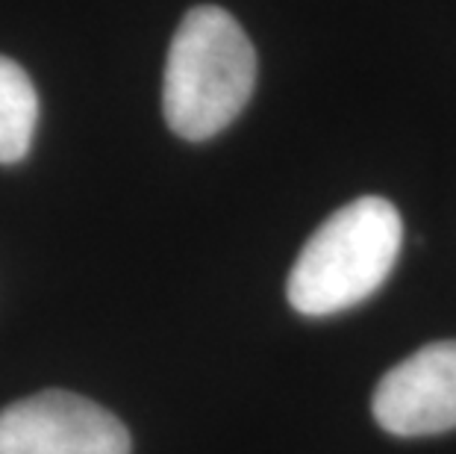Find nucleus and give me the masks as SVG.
Returning <instances> with one entry per match:
<instances>
[{
	"mask_svg": "<svg viewBox=\"0 0 456 454\" xmlns=\"http://www.w3.org/2000/svg\"><path fill=\"white\" fill-rule=\"evenodd\" d=\"M0 454H130V433L101 404L47 390L0 410Z\"/></svg>",
	"mask_w": 456,
	"mask_h": 454,
	"instance_id": "7ed1b4c3",
	"label": "nucleus"
},
{
	"mask_svg": "<svg viewBox=\"0 0 456 454\" xmlns=\"http://www.w3.org/2000/svg\"><path fill=\"white\" fill-rule=\"evenodd\" d=\"M256 86V51L221 6H195L171 38L162 112L180 139L216 136L245 110Z\"/></svg>",
	"mask_w": 456,
	"mask_h": 454,
	"instance_id": "f257e3e1",
	"label": "nucleus"
},
{
	"mask_svg": "<svg viewBox=\"0 0 456 454\" xmlns=\"http://www.w3.org/2000/svg\"><path fill=\"white\" fill-rule=\"evenodd\" d=\"M374 419L395 437H433L456 428V340L430 343L380 378Z\"/></svg>",
	"mask_w": 456,
	"mask_h": 454,
	"instance_id": "20e7f679",
	"label": "nucleus"
},
{
	"mask_svg": "<svg viewBox=\"0 0 456 454\" xmlns=\"http://www.w3.org/2000/svg\"><path fill=\"white\" fill-rule=\"evenodd\" d=\"M403 243L401 212L365 195L336 210L309 236L289 275V304L304 316H333L362 304L383 286Z\"/></svg>",
	"mask_w": 456,
	"mask_h": 454,
	"instance_id": "f03ea898",
	"label": "nucleus"
},
{
	"mask_svg": "<svg viewBox=\"0 0 456 454\" xmlns=\"http://www.w3.org/2000/svg\"><path fill=\"white\" fill-rule=\"evenodd\" d=\"M38 124V95L18 62L0 56V162L27 157Z\"/></svg>",
	"mask_w": 456,
	"mask_h": 454,
	"instance_id": "39448f33",
	"label": "nucleus"
}]
</instances>
